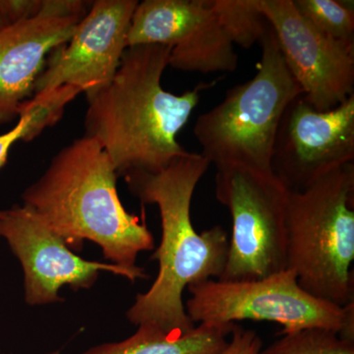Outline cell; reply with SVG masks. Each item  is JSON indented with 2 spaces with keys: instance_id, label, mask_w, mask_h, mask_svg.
<instances>
[{
  "instance_id": "cell-11",
  "label": "cell",
  "mask_w": 354,
  "mask_h": 354,
  "mask_svg": "<svg viewBox=\"0 0 354 354\" xmlns=\"http://www.w3.org/2000/svg\"><path fill=\"white\" fill-rule=\"evenodd\" d=\"M0 236L6 239L22 264L25 300L29 305L59 301L58 291L62 286L75 290H88L101 271L125 277L132 283L148 278L142 268L132 271L118 265L82 259L25 206L0 211Z\"/></svg>"
},
{
  "instance_id": "cell-20",
  "label": "cell",
  "mask_w": 354,
  "mask_h": 354,
  "mask_svg": "<svg viewBox=\"0 0 354 354\" xmlns=\"http://www.w3.org/2000/svg\"><path fill=\"white\" fill-rule=\"evenodd\" d=\"M232 339L221 354H258L263 348L262 339L255 330H244L234 324Z\"/></svg>"
},
{
  "instance_id": "cell-8",
  "label": "cell",
  "mask_w": 354,
  "mask_h": 354,
  "mask_svg": "<svg viewBox=\"0 0 354 354\" xmlns=\"http://www.w3.org/2000/svg\"><path fill=\"white\" fill-rule=\"evenodd\" d=\"M171 46L169 66L187 72H232L239 64L234 44L212 0L138 2L127 32V48Z\"/></svg>"
},
{
  "instance_id": "cell-15",
  "label": "cell",
  "mask_w": 354,
  "mask_h": 354,
  "mask_svg": "<svg viewBox=\"0 0 354 354\" xmlns=\"http://www.w3.org/2000/svg\"><path fill=\"white\" fill-rule=\"evenodd\" d=\"M302 17L324 36L354 44L353 2L342 0H292Z\"/></svg>"
},
{
  "instance_id": "cell-17",
  "label": "cell",
  "mask_w": 354,
  "mask_h": 354,
  "mask_svg": "<svg viewBox=\"0 0 354 354\" xmlns=\"http://www.w3.org/2000/svg\"><path fill=\"white\" fill-rule=\"evenodd\" d=\"M258 354H354V342L320 328L286 333Z\"/></svg>"
},
{
  "instance_id": "cell-5",
  "label": "cell",
  "mask_w": 354,
  "mask_h": 354,
  "mask_svg": "<svg viewBox=\"0 0 354 354\" xmlns=\"http://www.w3.org/2000/svg\"><path fill=\"white\" fill-rule=\"evenodd\" d=\"M260 44L255 76L228 90L223 101L195 123L202 156L216 169L244 165L272 171L279 123L288 104L304 95L286 66L271 26Z\"/></svg>"
},
{
  "instance_id": "cell-12",
  "label": "cell",
  "mask_w": 354,
  "mask_h": 354,
  "mask_svg": "<svg viewBox=\"0 0 354 354\" xmlns=\"http://www.w3.org/2000/svg\"><path fill=\"white\" fill-rule=\"evenodd\" d=\"M67 43L55 48L34 86V95L62 86L86 95L108 86L127 50V32L136 0H97Z\"/></svg>"
},
{
  "instance_id": "cell-21",
  "label": "cell",
  "mask_w": 354,
  "mask_h": 354,
  "mask_svg": "<svg viewBox=\"0 0 354 354\" xmlns=\"http://www.w3.org/2000/svg\"><path fill=\"white\" fill-rule=\"evenodd\" d=\"M18 118L19 120L12 129L0 135V169L6 164L11 147L19 140H23L24 137L25 128L29 121V116L27 114H20Z\"/></svg>"
},
{
  "instance_id": "cell-16",
  "label": "cell",
  "mask_w": 354,
  "mask_h": 354,
  "mask_svg": "<svg viewBox=\"0 0 354 354\" xmlns=\"http://www.w3.org/2000/svg\"><path fill=\"white\" fill-rule=\"evenodd\" d=\"M218 19L234 44L249 48L261 41L269 23L257 0H212Z\"/></svg>"
},
{
  "instance_id": "cell-3",
  "label": "cell",
  "mask_w": 354,
  "mask_h": 354,
  "mask_svg": "<svg viewBox=\"0 0 354 354\" xmlns=\"http://www.w3.org/2000/svg\"><path fill=\"white\" fill-rule=\"evenodd\" d=\"M118 176L101 145L83 136L62 149L43 176L24 191V206L70 249L80 250L88 239L114 265L136 271L139 253L153 250L155 239L145 216L141 221L123 207Z\"/></svg>"
},
{
  "instance_id": "cell-19",
  "label": "cell",
  "mask_w": 354,
  "mask_h": 354,
  "mask_svg": "<svg viewBox=\"0 0 354 354\" xmlns=\"http://www.w3.org/2000/svg\"><path fill=\"white\" fill-rule=\"evenodd\" d=\"M44 0H0V16L7 25L34 17L43 8Z\"/></svg>"
},
{
  "instance_id": "cell-4",
  "label": "cell",
  "mask_w": 354,
  "mask_h": 354,
  "mask_svg": "<svg viewBox=\"0 0 354 354\" xmlns=\"http://www.w3.org/2000/svg\"><path fill=\"white\" fill-rule=\"evenodd\" d=\"M286 269L312 297L344 307L354 301V165L290 192Z\"/></svg>"
},
{
  "instance_id": "cell-10",
  "label": "cell",
  "mask_w": 354,
  "mask_h": 354,
  "mask_svg": "<svg viewBox=\"0 0 354 354\" xmlns=\"http://www.w3.org/2000/svg\"><path fill=\"white\" fill-rule=\"evenodd\" d=\"M305 101L318 111L354 95V44L324 36L298 12L292 0H257Z\"/></svg>"
},
{
  "instance_id": "cell-6",
  "label": "cell",
  "mask_w": 354,
  "mask_h": 354,
  "mask_svg": "<svg viewBox=\"0 0 354 354\" xmlns=\"http://www.w3.org/2000/svg\"><path fill=\"white\" fill-rule=\"evenodd\" d=\"M187 288L185 310L194 324L269 321L281 325L279 335L320 328L354 342V301L339 307L312 297L292 270L254 281L209 279Z\"/></svg>"
},
{
  "instance_id": "cell-1",
  "label": "cell",
  "mask_w": 354,
  "mask_h": 354,
  "mask_svg": "<svg viewBox=\"0 0 354 354\" xmlns=\"http://www.w3.org/2000/svg\"><path fill=\"white\" fill-rule=\"evenodd\" d=\"M172 48H128L111 82L86 95L85 136L95 140L120 174L158 172L187 151L177 135L187 124L201 94L216 81L198 84L183 95L167 92L162 77Z\"/></svg>"
},
{
  "instance_id": "cell-13",
  "label": "cell",
  "mask_w": 354,
  "mask_h": 354,
  "mask_svg": "<svg viewBox=\"0 0 354 354\" xmlns=\"http://www.w3.org/2000/svg\"><path fill=\"white\" fill-rule=\"evenodd\" d=\"M90 6L80 0H44L36 16L0 29V125L18 118L48 55L73 36Z\"/></svg>"
},
{
  "instance_id": "cell-7",
  "label": "cell",
  "mask_w": 354,
  "mask_h": 354,
  "mask_svg": "<svg viewBox=\"0 0 354 354\" xmlns=\"http://www.w3.org/2000/svg\"><path fill=\"white\" fill-rule=\"evenodd\" d=\"M290 191L274 172L244 165L216 169V197L232 220L223 281L264 279L286 269Z\"/></svg>"
},
{
  "instance_id": "cell-9",
  "label": "cell",
  "mask_w": 354,
  "mask_h": 354,
  "mask_svg": "<svg viewBox=\"0 0 354 354\" xmlns=\"http://www.w3.org/2000/svg\"><path fill=\"white\" fill-rule=\"evenodd\" d=\"M354 160V95L318 111L304 95L288 104L277 133L272 171L286 188L301 191Z\"/></svg>"
},
{
  "instance_id": "cell-14",
  "label": "cell",
  "mask_w": 354,
  "mask_h": 354,
  "mask_svg": "<svg viewBox=\"0 0 354 354\" xmlns=\"http://www.w3.org/2000/svg\"><path fill=\"white\" fill-rule=\"evenodd\" d=\"M234 324L202 323L184 335L143 324L124 341L100 344L82 354H221Z\"/></svg>"
},
{
  "instance_id": "cell-18",
  "label": "cell",
  "mask_w": 354,
  "mask_h": 354,
  "mask_svg": "<svg viewBox=\"0 0 354 354\" xmlns=\"http://www.w3.org/2000/svg\"><path fill=\"white\" fill-rule=\"evenodd\" d=\"M80 88L73 86H62L53 90L35 94L23 102L18 111L29 116L22 141L30 142L41 134L46 128L57 124L64 115L65 106L81 94Z\"/></svg>"
},
{
  "instance_id": "cell-22",
  "label": "cell",
  "mask_w": 354,
  "mask_h": 354,
  "mask_svg": "<svg viewBox=\"0 0 354 354\" xmlns=\"http://www.w3.org/2000/svg\"><path fill=\"white\" fill-rule=\"evenodd\" d=\"M6 26L8 25H7V23L6 22V21H4L3 18H2L1 16H0V29L6 27Z\"/></svg>"
},
{
  "instance_id": "cell-2",
  "label": "cell",
  "mask_w": 354,
  "mask_h": 354,
  "mask_svg": "<svg viewBox=\"0 0 354 354\" xmlns=\"http://www.w3.org/2000/svg\"><path fill=\"white\" fill-rule=\"evenodd\" d=\"M209 165L201 153L187 152L162 171L124 174L132 194L143 204L157 205L162 221V241L151 257L160 265L157 279L127 311L135 325L151 324L169 334H188L195 324L186 313L184 290L223 274L230 247L227 232L216 225L198 232L191 221L193 194Z\"/></svg>"
}]
</instances>
